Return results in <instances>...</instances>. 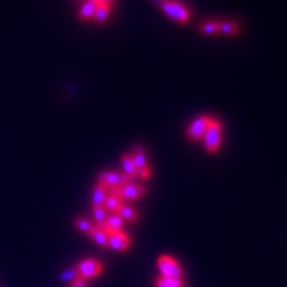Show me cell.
Listing matches in <instances>:
<instances>
[{"label": "cell", "instance_id": "6da1fadb", "mask_svg": "<svg viewBox=\"0 0 287 287\" xmlns=\"http://www.w3.org/2000/svg\"><path fill=\"white\" fill-rule=\"evenodd\" d=\"M161 9L168 17L180 24H185L191 17V14L183 4L176 1V0H164L160 4Z\"/></svg>", "mask_w": 287, "mask_h": 287}, {"label": "cell", "instance_id": "7a4b0ae2", "mask_svg": "<svg viewBox=\"0 0 287 287\" xmlns=\"http://www.w3.org/2000/svg\"><path fill=\"white\" fill-rule=\"evenodd\" d=\"M221 124L218 121L212 118L204 136V144L206 151L215 153L218 150L221 144Z\"/></svg>", "mask_w": 287, "mask_h": 287}, {"label": "cell", "instance_id": "3957f363", "mask_svg": "<svg viewBox=\"0 0 287 287\" xmlns=\"http://www.w3.org/2000/svg\"><path fill=\"white\" fill-rule=\"evenodd\" d=\"M158 267L162 277L182 280L183 270L179 263L169 255H161L158 260Z\"/></svg>", "mask_w": 287, "mask_h": 287}, {"label": "cell", "instance_id": "277c9868", "mask_svg": "<svg viewBox=\"0 0 287 287\" xmlns=\"http://www.w3.org/2000/svg\"><path fill=\"white\" fill-rule=\"evenodd\" d=\"M111 193L116 195L122 201L123 200H136L142 198L146 194V188L143 185L128 183L120 187L111 188L109 190Z\"/></svg>", "mask_w": 287, "mask_h": 287}, {"label": "cell", "instance_id": "5b68a950", "mask_svg": "<svg viewBox=\"0 0 287 287\" xmlns=\"http://www.w3.org/2000/svg\"><path fill=\"white\" fill-rule=\"evenodd\" d=\"M211 120L212 117L209 116H201L196 118V120L190 124V127H188L186 131V137L188 141L196 142L199 141L201 138H204Z\"/></svg>", "mask_w": 287, "mask_h": 287}, {"label": "cell", "instance_id": "8992f818", "mask_svg": "<svg viewBox=\"0 0 287 287\" xmlns=\"http://www.w3.org/2000/svg\"><path fill=\"white\" fill-rule=\"evenodd\" d=\"M130 181H131L130 178L123 172L107 171L100 174L99 179H98V183L107 186L109 190H111V188L120 187L124 184H128L130 183Z\"/></svg>", "mask_w": 287, "mask_h": 287}, {"label": "cell", "instance_id": "52a82bcc", "mask_svg": "<svg viewBox=\"0 0 287 287\" xmlns=\"http://www.w3.org/2000/svg\"><path fill=\"white\" fill-rule=\"evenodd\" d=\"M131 157L133 160V163L135 165L138 177H141L144 180L148 179L150 177V169L148 165H147L146 156L142 146L135 145L134 148H133Z\"/></svg>", "mask_w": 287, "mask_h": 287}, {"label": "cell", "instance_id": "ba28073f", "mask_svg": "<svg viewBox=\"0 0 287 287\" xmlns=\"http://www.w3.org/2000/svg\"><path fill=\"white\" fill-rule=\"evenodd\" d=\"M76 268L79 277L83 280L92 279L97 277L102 271V264L99 261L93 260V258H87V260L81 261Z\"/></svg>", "mask_w": 287, "mask_h": 287}, {"label": "cell", "instance_id": "9c48e42d", "mask_svg": "<svg viewBox=\"0 0 287 287\" xmlns=\"http://www.w3.org/2000/svg\"><path fill=\"white\" fill-rule=\"evenodd\" d=\"M109 236V247L116 251H125L130 247V239L129 236L123 231H118L108 234Z\"/></svg>", "mask_w": 287, "mask_h": 287}, {"label": "cell", "instance_id": "30bf717a", "mask_svg": "<svg viewBox=\"0 0 287 287\" xmlns=\"http://www.w3.org/2000/svg\"><path fill=\"white\" fill-rule=\"evenodd\" d=\"M123 226V220L122 219V217L117 213H114L107 217L106 225H104L103 230L106 231L107 234H111L114 232H118V231H122Z\"/></svg>", "mask_w": 287, "mask_h": 287}, {"label": "cell", "instance_id": "8fae6325", "mask_svg": "<svg viewBox=\"0 0 287 287\" xmlns=\"http://www.w3.org/2000/svg\"><path fill=\"white\" fill-rule=\"evenodd\" d=\"M98 5H99L98 0H86L85 3L82 5V8L79 11V18L83 22L92 19L95 15Z\"/></svg>", "mask_w": 287, "mask_h": 287}, {"label": "cell", "instance_id": "7c38bea8", "mask_svg": "<svg viewBox=\"0 0 287 287\" xmlns=\"http://www.w3.org/2000/svg\"><path fill=\"white\" fill-rule=\"evenodd\" d=\"M109 188L100 183H97L93 192V206H103L106 201Z\"/></svg>", "mask_w": 287, "mask_h": 287}, {"label": "cell", "instance_id": "4fadbf2b", "mask_svg": "<svg viewBox=\"0 0 287 287\" xmlns=\"http://www.w3.org/2000/svg\"><path fill=\"white\" fill-rule=\"evenodd\" d=\"M122 205H123L122 200L118 198L116 195H114L113 193H111L109 191V193L107 195L106 201H104V205H103V207L106 208V211H109L111 214L117 213L118 208L121 207Z\"/></svg>", "mask_w": 287, "mask_h": 287}, {"label": "cell", "instance_id": "5bb4252c", "mask_svg": "<svg viewBox=\"0 0 287 287\" xmlns=\"http://www.w3.org/2000/svg\"><path fill=\"white\" fill-rule=\"evenodd\" d=\"M89 236L95 241L98 246H100L103 249L109 248V236L104 230L95 227Z\"/></svg>", "mask_w": 287, "mask_h": 287}, {"label": "cell", "instance_id": "9a60e30c", "mask_svg": "<svg viewBox=\"0 0 287 287\" xmlns=\"http://www.w3.org/2000/svg\"><path fill=\"white\" fill-rule=\"evenodd\" d=\"M117 214L122 217V219L123 221L136 222L138 220V214L135 209L123 204L121 205L120 208H118Z\"/></svg>", "mask_w": 287, "mask_h": 287}, {"label": "cell", "instance_id": "2e32d148", "mask_svg": "<svg viewBox=\"0 0 287 287\" xmlns=\"http://www.w3.org/2000/svg\"><path fill=\"white\" fill-rule=\"evenodd\" d=\"M122 163H123V173L127 174V176L130 178V180L135 179L138 176L131 155H124L122 159Z\"/></svg>", "mask_w": 287, "mask_h": 287}, {"label": "cell", "instance_id": "e0dca14e", "mask_svg": "<svg viewBox=\"0 0 287 287\" xmlns=\"http://www.w3.org/2000/svg\"><path fill=\"white\" fill-rule=\"evenodd\" d=\"M218 31L219 33H223L226 36L235 37L240 33V26L235 23H218Z\"/></svg>", "mask_w": 287, "mask_h": 287}, {"label": "cell", "instance_id": "ac0fdd59", "mask_svg": "<svg viewBox=\"0 0 287 287\" xmlns=\"http://www.w3.org/2000/svg\"><path fill=\"white\" fill-rule=\"evenodd\" d=\"M93 213L97 225L95 226L96 228H99L101 230L104 229V225H106L107 220V211L103 206H93Z\"/></svg>", "mask_w": 287, "mask_h": 287}, {"label": "cell", "instance_id": "d6986e66", "mask_svg": "<svg viewBox=\"0 0 287 287\" xmlns=\"http://www.w3.org/2000/svg\"><path fill=\"white\" fill-rule=\"evenodd\" d=\"M110 11H111V6L99 4V5H98V8H97V10L95 12V15L93 17L94 20L97 24L106 23L109 15H110Z\"/></svg>", "mask_w": 287, "mask_h": 287}, {"label": "cell", "instance_id": "ffe728a7", "mask_svg": "<svg viewBox=\"0 0 287 287\" xmlns=\"http://www.w3.org/2000/svg\"><path fill=\"white\" fill-rule=\"evenodd\" d=\"M182 285H183L182 280L173 279V278L161 277L157 279V281H156L157 287H182Z\"/></svg>", "mask_w": 287, "mask_h": 287}, {"label": "cell", "instance_id": "44dd1931", "mask_svg": "<svg viewBox=\"0 0 287 287\" xmlns=\"http://www.w3.org/2000/svg\"><path fill=\"white\" fill-rule=\"evenodd\" d=\"M74 225L77 228V230H79L80 232L86 234L88 236H89L90 233H92L93 229L95 228V226H93L92 223H90L89 221H87L86 219H84V218H77L74 221Z\"/></svg>", "mask_w": 287, "mask_h": 287}, {"label": "cell", "instance_id": "7402d4cb", "mask_svg": "<svg viewBox=\"0 0 287 287\" xmlns=\"http://www.w3.org/2000/svg\"><path fill=\"white\" fill-rule=\"evenodd\" d=\"M199 30L201 33L204 34H217L219 33L218 31V23H205L204 25H201Z\"/></svg>", "mask_w": 287, "mask_h": 287}, {"label": "cell", "instance_id": "603a6c76", "mask_svg": "<svg viewBox=\"0 0 287 287\" xmlns=\"http://www.w3.org/2000/svg\"><path fill=\"white\" fill-rule=\"evenodd\" d=\"M79 277L78 275V271H77V268H73V269H68L66 271L63 272V274L61 275V280H63V281H74L75 279H77Z\"/></svg>", "mask_w": 287, "mask_h": 287}, {"label": "cell", "instance_id": "cb8c5ba5", "mask_svg": "<svg viewBox=\"0 0 287 287\" xmlns=\"http://www.w3.org/2000/svg\"><path fill=\"white\" fill-rule=\"evenodd\" d=\"M71 287H85V283H84V280L82 278L78 277L74 280Z\"/></svg>", "mask_w": 287, "mask_h": 287}, {"label": "cell", "instance_id": "d4e9b609", "mask_svg": "<svg viewBox=\"0 0 287 287\" xmlns=\"http://www.w3.org/2000/svg\"><path fill=\"white\" fill-rule=\"evenodd\" d=\"M98 2H99V4H102V5L111 6L112 2H113V0H98Z\"/></svg>", "mask_w": 287, "mask_h": 287}, {"label": "cell", "instance_id": "484cf974", "mask_svg": "<svg viewBox=\"0 0 287 287\" xmlns=\"http://www.w3.org/2000/svg\"><path fill=\"white\" fill-rule=\"evenodd\" d=\"M152 1H155V2H156V3H158V4H159V5H160V4H161V3H162V2H163V1H164V0H152Z\"/></svg>", "mask_w": 287, "mask_h": 287}]
</instances>
